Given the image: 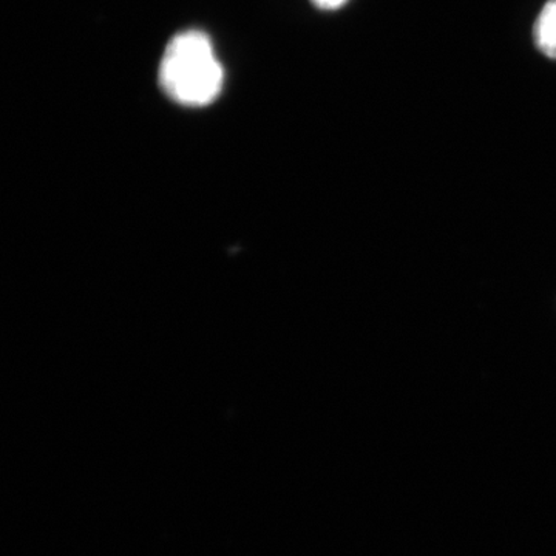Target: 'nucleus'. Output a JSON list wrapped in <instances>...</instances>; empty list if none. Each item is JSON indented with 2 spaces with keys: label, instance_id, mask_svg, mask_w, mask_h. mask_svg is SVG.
<instances>
[{
  "label": "nucleus",
  "instance_id": "nucleus-3",
  "mask_svg": "<svg viewBox=\"0 0 556 556\" xmlns=\"http://www.w3.org/2000/svg\"><path fill=\"white\" fill-rule=\"evenodd\" d=\"M313 2L321 10H338L345 5L348 0H313Z\"/></svg>",
  "mask_w": 556,
  "mask_h": 556
},
{
  "label": "nucleus",
  "instance_id": "nucleus-1",
  "mask_svg": "<svg viewBox=\"0 0 556 556\" xmlns=\"http://www.w3.org/2000/svg\"><path fill=\"white\" fill-rule=\"evenodd\" d=\"M223 79L222 64L204 33H179L166 47L160 64V84L170 100L188 108H203L218 97Z\"/></svg>",
  "mask_w": 556,
  "mask_h": 556
},
{
  "label": "nucleus",
  "instance_id": "nucleus-2",
  "mask_svg": "<svg viewBox=\"0 0 556 556\" xmlns=\"http://www.w3.org/2000/svg\"><path fill=\"white\" fill-rule=\"evenodd\" d=\"M535 42L551 60H556V0H551L535 24Z\"/></svg>",
  "mask_w": 556,
  "mask_h": 556
}]
</instances>
